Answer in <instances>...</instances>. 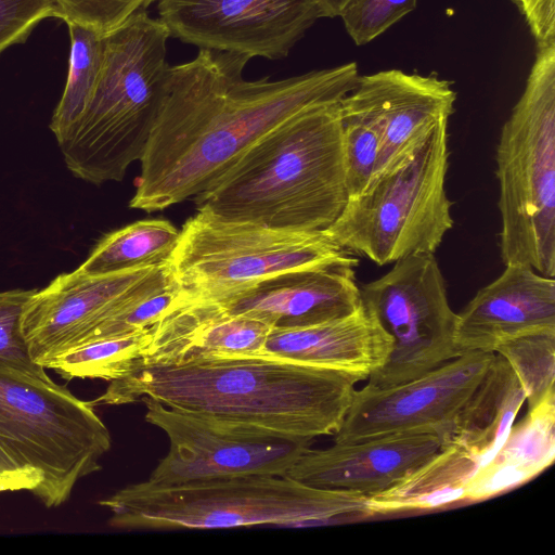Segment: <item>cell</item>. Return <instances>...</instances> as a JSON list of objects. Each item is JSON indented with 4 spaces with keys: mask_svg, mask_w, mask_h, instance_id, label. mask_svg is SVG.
<instances>
[{
    "mask_svg": "<svg viewBox=\"0 0 555 555\" xmlns=\"http://www.w3.org/2000/svg\"><path fill=\"white\" fill-rule=\"evenodd\" d=\"M98 504L111 512V527L127 530L314 527L374 516L369 496L271 475L178 485L145 480L128 485Z\"/></svg>",
    "mask_w": 555,
    "mask_h": 555,
    "instance_id": "5",
    "label": "cell"
},
{
    "mask_svg": "<svg viewBox=\"0 0 555 555\" xmlns=\"http://www.w3.org/2000/svg\"><path fill=\"white\" fill-rule=\"evenodd\" d=\"M494 353L513 369L528 410L555 398V332L521 335L500 344Z\"/></svg>",
    "mask_w": 555,
    "mask_h": 555,
    "instance_id": "27",
    "label": "cell"
},
{
    "mask_svg": "<svg viewBox=\"0 0 555 555\" xmlns=\"http://www.w3.org/2000/svg\"><path fill=\"white\" fill-rule=\"evenodd\" d=\"M481 466L468 451L447 444L385 491L369 496L374 516L435 509L465 501L467 483Z\"/></svg>",
    "mask_w": 555,
    "mask_h": 555,
    "instance_id": "23",
    "label": "cell"
},
{
    "mask_svg": "<svg viewBox=\"0 0 555 555\" xmlns=\"http://www.w3.org/2000/svg\"><path fill=\"white\" fill-rule=\"evenodd\" d=\"M250 57L199 49L170 66L168 91L129 207L164 210L206 190L254 143L300 112L346 96L356 62L271 81L244 79Z\"/></svg>",
    "mask_w": 555,
    "mask_h": 555,
    "instance_id": "1",
    "label": "cell"
},
{
    "mask_svg": "<svg viewBox=\"0 0 555 555\" xmlns=\"http://www.w3.org/2000/svg\"><path fill=\"white\" fill-rule=\"evenodd\" d=\"M145 421L160 428L169 449L147 481L178 485L253 475L286 476L312 438L167 406L152 398Z\"/></svg>",
    "mask_w": 555,
    "mask_h": 555,
    "instance_id": "11",
    "label": "cell"
},
{
    "mask_svg": "<svg viewBox=\"0 0 555 555\" xmlns=\"http://www.w3.org/2000/svg\"><path fill=\"white\" fill-rule=\"evenodd\" d=\"M442 448L430 433H400L326 449L309 448L286 474L304 485L372 496L385 491Z\"/></svg>",
    "mask_w": 555,
    "mask_h": 555,
    "instance_id": "16",
    "label": "cell"
},
{
    "mask_svg": "<svg viewBox=\"0 0 555 555\" xmlns=\"http://www.w3.org/2000/svg\"><path fill=\"white\" fill-rule=\"evenodd\" d=\"M323 17L340 16L346 5L351 0H315Z\"/></svg>",
    "mask_w": 555,
    "mask_h": 555,
    "instance_id": "35",
    "label": "cell"
},
{
    "mask_svg": "<svg viewBox=\"0 0 555 555\" xmlns=\"http://www.w3.org/2000/svg\"><path fill=\"white\" fill-rule=\"evenodd\" d=\"M359 287L362 306L392 340L367 386L383 389L411 380L461 354L454 343L456 312L434 254L403 257Z\"/></svg>",
    "mask_w": 555,
    "mask_h": 555,
    "instance_id": "10",
    "label": "cell"
},
{
    "mask_svg": "<svg viewBox=\"0 0 555 555\" xmlns=\"http://www.w3.org/2000/svg\"><path fill=\"white\" fill-rule=\"evenodd\" d=\"M180 230L165 219L139 220L104 235L78 267L88 275H105L167 264Z\"/></svg>",
    "mask_w": 555,
    "mask_h": 555,
    "instance_id": "24",
    "label": "cell"
},
{
    "mask_svg": "<svg viewBox=\"0 0 555 555\" xmlns=\"http://www.w3.org/2000/svg\"><path fill=\"white\" fill-rule=\"evenodd\" d=\"M272 327L256 318L202 305L172 307L152 326V341L137 364L227 354L261 353Z\"/></svg>",
    "mask_w": 555,
    "mask_h": 555,
    "instance_id": "20",
    "label": "cell"
},
{
    "mask_svg": "<svg viewBox=\"0 0 555 555\" xmlns=\"http://www.w3.org/2000/svg\"><path fill=\"white\" fill-rule=\"evenodd\" d=\"M35 291L0 292V366L52 380L46 373V369L30 357L21 328L24 308Z\"/></svg>",
    "mask_w": 555,
    "mask_h": 555,
    "instance_id": "29",
    "label": "cell"
},
{
    "mask_svg": "<svg viewBox=\"0 0 555 555\" xmlns=\"http://www.w3.org/2000/svg\"><path fill=\"white\" fill-rule=\"evenodd\" d=\"M155 0H53L57 15L68 23L105 35L125 24Z\"/></svg>",
    "mask_w": 555,
    "mask_h": 555,
    "instance_id": "31",
    "label": "cell"
},
{
    "mask_svg": "<svg viewBox=\"0 0 555 555\" xmlns=\"http://www.w3.org/2000/svg\"><path fill=\"white\" fill-rule=\"evenodd\" d=\"M157 8L170 36L250 59L285 57L323 17L315 0H159Z\"/></svg>",
    "mask_w": 555,
    "mask_h": 555,
    "instance_id": "14",
    "label": "cell"
},
{
    "mask_svg": "<svg viewBox=\"0 0 555 555\" xmlns=\"http://www.w3.org/2000/svg\"><path fill=\"white\" fill-rule=\"evenodd\" d=\"M361 377L268 353L135 364L96 399L120 405L152 398L288 435L334 436Z\"/></svg>",
    "mask_w": 555,
    "mask_h": 555,
    "instance_id": "2",
    "label": "cell"
},
{
    "mask_svg": "<svg viewBox=\"0 0 555 555\" xmlns=\"http://www.w3.org/2000/svg\"><path fill=\"white\" fill-rule=\"evenodd\" d=\"M539 332H555V280L508 263L456 313L454 343L461 354L494 353L507 339Z\"/></svg>",
    "mask_w": 555,
    "mask_h": 555,
    "instance_id": "18",
    "label": "cell"
},
{
    "mask_svg": "<svg viewBox=\"0 0 555 555\" xmlns=\"http://www.w3.org/2000/svg\"><path fill=\"white\" fill-rule=\"evenodd\" d=\"M179 297V288L172 283L166 288L116 313L100 324L79 345L95 339L121 336L151 327L173 307Z\"/></svg>",
    "mask_w": 555,
    "mask_h": 555,
    "instance_id": "32",
    "label": "cell"
},
{
    "mask_svg": "<svg viewBox=\"0 0 555 555\" xmlns=\"http://www.w3.org/2000/svg\"><path fill=\"white\" fill-rule=\"evenodd\" d=\"M172 283L168 263L105 275L77 268L57 275L36 289L24 308L21 328L30 357L40 364L79 345L116 313Z\"/></svg>",
    "mask_w": 555,
    "mask_h": 555,
    "instance_id": "12",
    "label": "cell"
},
{
    "mask_svg": "<svg viewBox=\"0 0 555 555\" xmlns=\"http://www.w3.org/2000/svg\"><path fill=\"white\" fill-rule=\"evenodd\" d=\"M493 352H464L411 380L354 390L334 442L400 433H430L449 441L453 422L475 390Z\"/></svg>",
    "mask_w": 555,
    "mask_h": 555,
    "instance_id": "13",
    "label": "cell"
},
{
    "mask_svg": "<svg viewBox=\"0 0 555 555\" xmlns=\"http://www.w3.org/2000/svg\"><path fill=\"white\" fill-rule=\"evenodd\" d=\"M525 401L513 369L494 353L481 380L459 411L447 444L468 451L482 466L504 442Z\"/></svg>",
    "mask_w": 555,
    "mask_h": 555,
    "instance_id": "22",
    "label": "cell"
},
{
    "mask_svg": "<svg viewBox=\"0 0 555 555\" xmlns=\"http://www.w3.org/2000/svg\"><path fill=\"white\" fill-rule=\"evenodd\" d=\"M343 101L361 111L380 132L375 177L410 158L438 124L449 120L456 92L451 81L435 74L387 69L359 76Z\"/></svg>",
    "mask_w": 555,
    "mask_h": 555,
    "instance_id": "15",
    "label": "cell"
},
{
    "mask_svg": "<svg viewBox=\"0 0 555 555\" xmlns=\"http://www.w3.org/2000/svg\"><path fill=\"white\" fill-rule=\"evenodd\" d=\"M341 142L348 197L360 194L372 181L380 152L382 135L361 111L339 102Z\"/></svg>",
    "mask_w": 555,
    "mask_h": 555,
    "instance_id": "28",
    "label": "cell"
},
{
    "mask_svg": "<svg viewBox=\"0 0 555 555\" xmlns=\"http://www.w3.org/2000/svg\"><path fill=\"white\" fill-rule=\"evenodd\" d=\"M392 340L361 305L333 321L295 328H272L261 353L354 374L366 380L387 360Z\"/></svg>",
    "mask_w": 555,
    "mask_h": 555,
    "instance_id": "19",
    "label": "cell"
},
{
    "mask_svg": "<svg viewBox=\"0 0 555 555\" xmlns=\"http://www.w3.org/2000/svg\"><path fill=\"white\" fill-rule=\"evenodd\" d=\"M169 31L142 10L104 35L102 67L78 119L57 141L74 176L121 181L144 154L168 91Z\"/></svg>",
    "mask_w": 555,
    "mask_h": 555,
    "instance_id": "4",
    "label": "cell"
},
{
    "mask_svg": "<svg viewBox=\"0 0 555 555\" xmlns=\"http://www.w3.org/2000/svg\"><path fill=\"white\" fill-rule=\"evenodd\" d=\"M357 260L323 230L269 228L197 211L182 225L168 267L180 292L175 306H184L218 302L282 273Z\"/></svg>",
    "mask_w": 555,
    "mask_h": 555,
    "instance_id": "9",
    "label": "cell"
},
{
    "mask_svg": "<svg viewBox=\"0 0 555 555\" xmlns=\"http://www.w3.org/2000/svg\"><path fill=\"white\" fill-rule=\"evenodd\" d=\"M70 52L65 88L49 125L56 141L85 109L98 81L104 56V35L68 23Z\"/></svg>",
    "mask_w": 555,
    "mask_h": 555,
    "instance_id": "26",
    "label": "cell"
},
{
    "mask_svg": "<svg viewBox=\"0 0 555 555\" xmlns=\"http://www.w3.org/2000/svg\"><path fill=\"white\" fill-rule=\"evenodd\" d=\"M359 260L272 276L230 298L205 306L225 314H244L272 328L315 325L347 317L361 307L354 267Z\"/></svg>",
    "mask_w": 555,
    "mask_h": 555,
    "instance_id": "17",
    "label": "cell"
},
{
    "mask_svg": "<svg viewBox=\"0 0 555 555\" xmlns=\"http://www.w3.org/2000/svg\"><path fill=\"white\" fill-rule=\"evenodd\" d=\"M514 2H516V4H518L520 2V0H513Z\"/></svg>",
    "mask_w": 555,
    "mask_h": 555,
    "instance_id": "36",
    "label": "cell"
},
{
    "mask_svg": "<svg viewBox=\"0 0 555 555\" xmlns=\"http://www.w3.org/2000/svg\"><path fill=\"white\" fill-rule=\"evenodd\" d=\"M524 14L537 46L555 43V0H520L517 4Z\"/></svg>",
    "mask_w": 555,
    "mask_h": 555,
    "instance_id": "34",
    "label": "cell"
},
{
    "mask_svg": "<svg viewBox=\"0 0 555 555\" xmlns=\"http://www.w3.org/2000/svg\"><path fill=\"white\" fill-rule=\"evenodd\" d=\"M339 102L313 105L259 139L194 196L197 211L276 229H326L348 201Z\"/></svg>",
    "mask_w": 555,
    "mask_h": 555,
    "instance_id": "3",
    "label": "cell"
},
{
    "mask_svg": "<svg viewBox=\"0 0 555 555\" xmlns=\"http://www.w3.org/2000/svg\"><path fill=\"white\" fill-rule=\"evenodd\" d=\"M448 120L438 124L416 152L376 175L348 201L323 232L341 249L377 266L413 254H435L453 228L446 191Z\"/></svg>",
    "mask_w": 555,
    "mask_h": 555,
    "instance_id": "8",
    "label": "cell"
},
{
    "mask_svg": "<svg viewBox=\"0 0 555 555\" xmlns=\"http://www.w3.org/2000/svg\"><path fill=\"white\" fill-rule=\"evenodd\" d=\"M504 264L555 275V43L539 47L496 146Z\"/></svg>",
    "mask_w": 555,
    "mask_h": 555,
    "instance_id": "7",
    "label": "cell"
},
{
    "mask_svg": "<svg viewBox=\"0 0 555 555\" xmlns=\"http://www.w3.org/2000/svg\"><path fill=\"white\" fill-rule=\"evenodd\" d=\"M152 326L121 336L95 339L66 349L40 362L63 379L99 378L106 382L128 374L147 351Z\"/></svg>",
    "mask_w": 555,
    "mask_h": 555,
    "instance_id": "25",
    "label": "cell"
},
{
    "mask_svg": "<svg viewBox=\"0 0 555 555\" xmlns=\"http://www.w3.org/2000/svg\"><path fill=\"white\" fill-rule=\"evenodd\" d=\"M53 0H0V53L24 41L47 17H56Z\"/></svg>",
    "mask_w": 555,
    "mask_h": 555,
    "instance_id": "33",
    "label": "cell"
},
{
    "mask_svg": "<svg viewBox=\"0 0 555 555\" xmlns=\"http://www.w3.org/2000/svg\"><path fill=\"white\" fill-rule=\"evenodd\" d=\"M94 408L66 386L0 366V492L65 503L112 447Z\"/></svg>",
    "mask_w": 555,
    "mask_h": 555,
    "instance_id": "6",
    "label": "cell"
},
{
    "mask_svg": "<svg viewBox=\"0 0 555 555\" xmlns=\"http://www.w3.org/2000/svg\"><path fill=\"white\" fill-rule=\"evenodd\" d=\"M555 459V398L528 410L513 424L496 453L467 483L466 502L499 495L530 481Z\"/></svg>",
    "mask_w": 555,
    "mask_h": 555,
    "instance_id": "21",
    "label": "cell"
},
{
    "mask_svg": "<svg viewBox=\"0 0 555 555\" xmlns=\"http://www.w3.org/2000/svg\"><path fill=\"white\" fill-rule=\"evenodd\" d=\"M416 4L417 0H351L339 17L353 42L362 46L384 34Z\"/></svg>",
    "mask_w": 555,
    "mask_h": 555,
    "instance_id": "30",
    "label": "cell"
}]
</instances>
